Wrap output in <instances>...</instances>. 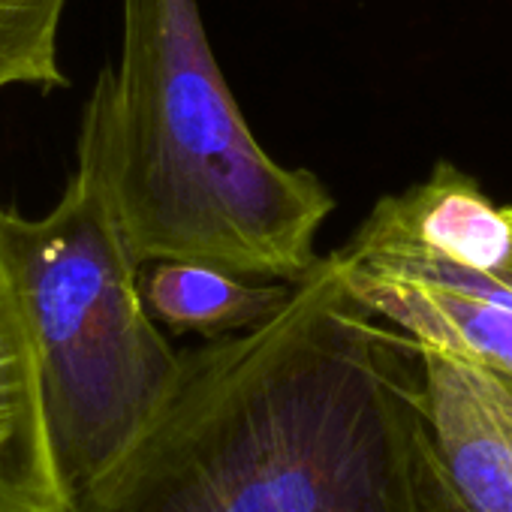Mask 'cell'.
Returning a JSON list of instances; mask_svg holds the SVG:
<instances>
[{"instance_id": "6da1fadb", "label": "cell", "mask_w": 512, "mask_h": 512, "mask_svg": "<svg viewBox=\"0 0 512 512\" xmlns=\"http://www.w3.org/2000/svg\"><path fill=\"white\" fill-rule=\"evenodd\" d=\"M419 344L320 256L247 332L181 350L178 380L73 512H431Z\"/></svg>"}, {"instance_id": "7a4b0ae2", "label": "cell", "mask_w": 512, "mask_h": 512, "mask_svg": "<svg viewBox=\"0 0 512 512\" xmlns=\"http://www.w3.org/2000/svg\"><path fill=\"white\" fill-rule=\"evenodd\" d=\"M121 58L88 97V163L142 263L187 260L302 284L332 190L253 136L214 58L199 0H124Z\"/></svg>"}, {"instance_id": "3957f363", "label": "cell", "mask_w": 512, "mask_h": 512, "mask_svg": "<svg viewBox=\"0 0 512 512\" xmlns=\"http://www.w3.org/2000/svg\"><path fill=\"white\" fill-rule=\"evenodd\" d=\"M0 256L37 356L70 503L124 458L169 398L181 350L142 296V263L100 175L79 160L55 208L0 205Z\"/></svg>"}, {"instance_id": "277c9868", "label": "cell", "mask_w": 512, "mask_h": 512, "mask_svg": "<svg viewBox=\"0 0 512 512\" xmlns=\"http://www.w3.org/2000/svg\"><path fill=\"white\" fill-rule=\"evenodd\" d=\"M350 290L416 344L470 356L512 380V269L476 272L425 250L377 202L332 250Z\"/></svg>"}, {"instance_id": "5b68a950", "label": "cell", "mask_w": 512, "mask_h": 512, "mask_svg": "<svg viewBox=\"0 0 512 512\" xmlns=\"http://www.w3.org/2000/svg\"><path fill=\"white\" fill-rule=\"evenodd\" d=\"M431 512H512V386L488 365L419 344Z\"/></svg>"}, {"instance_id": "8992f818", "label": "cell", "mask_w": 512, "mask_h": 512, "mask_svg": "<svg viewBox=\"0 0 512 512\" xmlns=\"http://www.w3.org/2000/svg\"><path fill=\"white\" fill-rule=\"evenodd\" d=\"M0 512H73L58 467L37 356L0 256Z\"/></svg>"}, {"instance_id": "52a82bcc", "label": "cell", "mask_w": 512, "mask_h": 512, "mask_svg": "<svg viewBox=\"0 0 512 512\" xmlns=\"http://www.w3.org/2000/svg\"><path fill=\"white\" fill-rule=\"evenodd\" d=\"M431 253L476 272L512 269V208H500L476 178L437 160L425 181L380 199Z\"/></svg>"}, {"instance_id": "ba28073f", "label": "cell", "mask_w": 512, "mask_h": 512, "mask_svg": "<svg viewBox=\"0 0 512 512\" xmlns=\"http://www.w3.org/2000/svg\"><path fill=\"white\" fill-rule=\"evenodd\" d=\"M296 284L250 281L229 269L187 260H160L142 269V296L151 317L175 335L205 341L247 332L275 317Z\"/></svg>"}, {"instance_id": "9c48e42d", "label": "cell", "mask_w": 512, "mask_h": 512, "mask_svg": "<svg viewBox=\"0 0 512 512\" xmlns=\"http://www.w3.org/2000/svg\"><path fill=\"white\" fill-rule=\"evenodd\" d=\"M64 10L67 0H0V91L67 85L58 64Z\"/></svg>"}, {"instance_id": "30bf717a", "label": "cell", "mask_w": 512, "mask_h": 512, "mask_svg": "<svg viewBox=\"0 0 512 512\" xmlns=\"http://www.w3.org/2000/svg\"><path fill=\"white\" fill-rule=\"evenodd\" d=\"M506 380H509V377H506ZM509 386H512V380H509Z\"/></svg>"}]
</instances>
